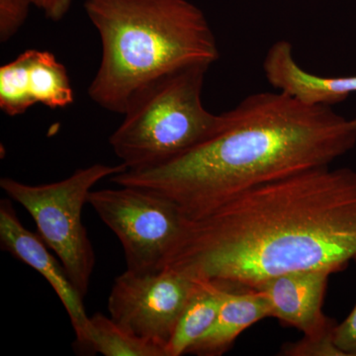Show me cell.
I'll return each mask as SVG.
<instances>
[{"instance_id": "obj_14", "label": "cell", "mask_w": 356, "mask_h": 356, "mask_svg": "<svg viewBox=\"0 0 356 356\" xmlns=\"http://www.w3.org/2000/svg\"><path fill=\"white\" fill-rule=\"evenodd\" d=\"M81 346L104 356H168L163 348L136 337L99 312L89 317Z\"/></svg>"}, {"instance_id": "obj_1", "label": "cell", "mask_w": 356, "mask_h": 356, "mask_svg": "<svg viewBox=\"0 0 356 356\" xmlns=\"http://www.w3.org/2000/svg\"><path fill=\"white\" fill-rule=\"evenodd\" d=\"M355 257L356 170L325 165L254 187L206 216L184 219L159 269L220 289L245 290L295 271L339 273Z\"/></svg>"}, {"instance_id": "obj_16", "label": "cell", "mask_w": 356, "mask_h": 356, "mask_svg": "<svg viewBox=\"0 0 356 356\" xmlns=\"http://www.w3.org/2000/svg\"><path fill=\"white\" fill-rule=\"evenodd\" d=\"M334 331L322 334V336H304L294 343L283 344L281 346L280 355L344 356L334 343Z\"/></svg>"}, {"instance_id": "obj_5", "label": "cell", "mask_w": 356, "mask_h": 356, "mask_svg": "<svg viewBox=\"0 0 356 356\" xmlns=\"http://www.w3.org/2000/svg\"><path fill=\"white\" fill-rule=\"evenodd\" d=\"M125 170L123 163H95L53 184L31 185L10 177L0 179L7 197L20 204L34 220L37 234L57 254L83 299L95 266V250L83 222V207L95 184Z\"/></svg>"}, {"instance_id": "obj_13", "label": "cell", "mask_w": 356, "mask_h": 356, "mask_svg": "<svg viewBox=\"0 0 356 356\" xmlns=\"http://www.w3.org/2000/svg\"><path fill=\"white\" fill-rule=\"evenodd\" d=\"M27 51V90L33 104L40 103L51 109L65 108L72 104L74 90L65 65L50 51Z\"/></svg>"}, {"instance_id": "obj_9", "label": "cell", "mask_w": 356, "mask_h": 356, "mask_svg": "<svg viewBox=\"0 0 356 356\" xmlns=\"http://www.w3.org/2000/svg\"><path fill=\"white\" fill-rule=\"evenodd\" d=\"M332 268L311 269L269 278L254 289L266 297L270 318L299 330L304 336H322L334 331L337 323L327 317L323 304Z\"/></svg>"}, {"instance_id": "obj_3", "label": "cell", "mask_w": 356, "mask_h": 356, "mask_svg": "<svg viewBox=\"0 0 356 356\" xmlns=\"http://www.w3.org/2000/svg\"><path fill=\"white\" fill-rule=\"evenodd\" d=\"M84 9L102 47L88 95L114 113L154 81L220 58L207 17L189 0H86Z\"/></svg>"}, {"instance_id": "obj_6", "label": "cell", "mask_w": 356, "mask_h": 356, "mask_svg": "<svg viewBox=\"0 0 356 356\" xmlns=\"http://www.w3.org/2000/svg\"><path fill=\"white\" fill-rule=\"evenodd\" d=\"M88 204L120 241L129 270H159L182 228L175 203L133 186L91 191Z\"/></svg>"}, {"instance_id": "obj_7", "label": "cell", "mask_w": 356, "mask_h": 356, "mask_svg": "<svg viewBox=\"0 0 356 356\" xmlns=\"http://www.w3.org/2000/svg\"><path fill=\"white\" fill-rule=\"evenodd\" d=\"M195 286V280L172 269H126L115 278L110 292V317L136 337L163 348L168 356V344Z\"/></svg>"}, {"instance_id": "obj_19", "label": "cell", "mask_w": 356, "mask_h": 356, "mask_svg": "<svg viewBox=\"0 0 356 356\" xmlns=\"http://www.w3.org/2000/svg\"><path fill=\"white\" fill-rule=\"evenodd\" d=\"M33 3L48 19L60 21L69 13L72 0H33Z\"/></svg>"}, {"instance_id": "obj_8", "label": "cell", "mask_w": 356, "mask_h": 356, "mask_svg": "<svg viewBox=\"0 0 356 356\" xmlns=\"http://www.w3.org/2000/svg\"><path fill=\"white\" fill-rule=\"evenodd\" d=\"M0 247L18 261L24 262L48 281L64 305L81 346L86 336L89 317L83 297L70 281L65 267L50 252V248L21 222L13 200H0Z\"/></svg>"}, {"instance_id": "obj_4", "label": "cell", "mask_w": 356, "mask_h": 356, "mask_svg": "<svg viewBox=\"0 0 356 356\" xmlns=\"http://www.w3.org/2000/svg\"><path fill=\"white\" fill-rule=\"evenodd\" d=\"M209 67H191L149 84L134 97L109 138L127 170L161 165L186 153L216 132L221 114L204 106Z\"/></svg>"}, {"instance_id": "obj_12", "label": "cell", "mask_w": 356, "mask_h": 356, "mask_svg": "<svg viewBox=\"0 0 356 356\" xmlns=\"http://www.w3.org/2000/svg\"><path fill=\"white\" fill-rule=\"evenodd\" d=\"M195 289L180 316L168 344V356L187 355L216 320L221 303L219 288L203 281L195 280Z\"/></svg>"}, {"instance_id": "obj_17", "label": "cell", "mask_w": 356, "mask_h": 356, "mask_svg": "<svg viewBox=\"0 0 356 356\" xmlns=\"http://www.w3.org/2000/svg\"><path fill=\"white\" fill-rule=\"evenodd\" d=\"M34 6L33 0H0V42L7 43L21 29Z\"/></svg>"}, {"instance_id": "obj_18", "label": "cell", "mask_w": 356, "mask_h": 356, "mask_svg": "<svg viewBox=\"0 0 356 356\" xmlns=\"http://www.w3.org/2000/svg\"><path fill=\"white\" fill-rule=\"evenodd\" d=\"M356 264V257L355 261ZM334 343L344 356H356V304L343 322L334 331Z\"/></svg>"}, {"instance_id": "obj_11", "label": "cell", "mask_w": 356, "mask_h": 356, "mask_svg": "<svg viewBox=\"0 0 356 356\" xmlns=\"http://www.w3.org/2000/svg\"><path fill=\"white\" fill-rule=\"evenodd\" d=\"M220 289V288H219ZM214 324L187 355L220 356L227 353L238 336L255 323L270 318V309L259 290H225Z\"/></svg>"}, {"instance_id": "obj_15", "label": "cell", "mask_w": 356, "mask_h": 356, "mask_svg": "<svg viewBox=\"0 0 356 356\" xmlns=\"http://www.w3.org/2000/svg\"><path fill=\"white\" fill-rule=\"evenodd\" d=\"M27 51L0 67V108L8 116L24 114L34 106L27 90Z\"/></svg>"}, {"instance_id": "obj_10", "label": "cell", "mask_w": 356, "mask_h": 356, "mask_svg": "<svg viewBox=\"0 0 356 356\" xmlns=\"http://www.w3.org/2000/svg\"><path fill=\"white\" fill-rule=\"evenodd\" d=\"M267 83L275 90L315 106H331L356 93V76L325 77L307 72L296 62L292 44L275 42L262 63Z\"/></svg>"}, {"instance_id": "obj_2", "label": "cell", "mask_w": 356, "mask_h": 356, "mask_svg": "<svg viewBox=\"0 0 356 356\" xmlns=\"http://www.w3.org/2000/svg\"><path fill=\"white\" fill-rule=\"evenodd\" d=\"M355 146L356 116L267 91L222 113L216 132L186 153L110 181L163 196L194 220L254 187L331 165Z\"/></svg>"}]
</instances>
